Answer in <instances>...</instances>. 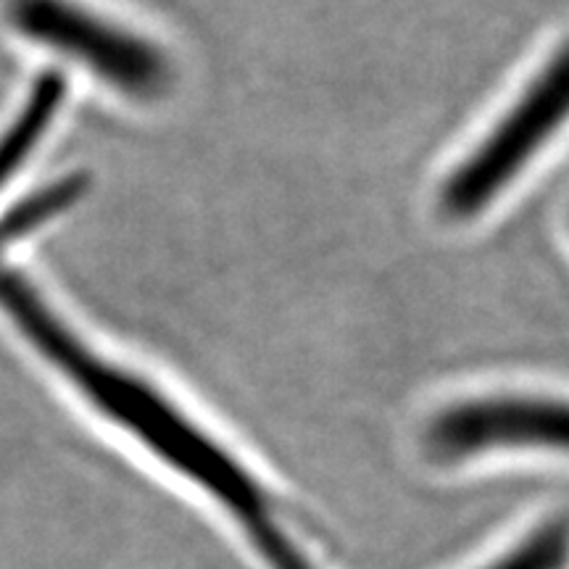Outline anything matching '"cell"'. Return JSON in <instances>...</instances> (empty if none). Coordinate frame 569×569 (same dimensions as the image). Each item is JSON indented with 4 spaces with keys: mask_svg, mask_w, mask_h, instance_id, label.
<instances>
[{
    "mask_svg": "<svg viewBox=\"0 0 569 569\" xmlns=\"http://www.w3.org/2000/svg\"><path fill=\"white\" fill-rule=\"evenodd\" d=\"M0 306L48 361L103 415L151 448L163 465L196 482L234 517L267 569H319L282 528L272 498L238 459L206 436L161 393L92 353L24 277L0 269Z\"/></svg>",
    "mask_w": 569,
    "mask_h": 569,
    "instance_id": "obj_1",
    "label": "cell"
},
{
    "mask_svg": "<svg viewBox=\"0 0 569 569\" xmlns=\"http://www.w3.org/2000/svg\"><path fill=\"white\" fill-rule=\"evenodd\" d=\"M9 21L19 34L80 61L124 96L156 98L172 82L161 48L74 0H11Z\"/></svg>",
    "mask_w": 569,
    "mask_h": 569,
    "instance_id": "obj_2",
    "label": "cell"
},
{
    "mask_svg": "<svg viewBox=\"0 0 569 569\" xmlns=\"http://www.w3.org/2000/svg\"><path fill=\"white\" fill-rule=\"evenodd\" d=\"M569 59L561 48L549 67L538 74L532 88L490 138L461 163L443 188L448 217L469 219L493 203L501 190L522 172L538 148L559 130L567 117Z\"/></svg>",
    "mask_w": 569,
    "mask_h": 569,
    "instance_id": "obj_3",
    "label": "cell"
},
{
    "mask_svg": "<svg viewBox=\"0 0 569 569\" xmlns=\"http://www.w3.org/2000/svg\"><path fill=\"white\" fill-rule=\"evenodd\" d=\"M430 453L461 461L507 448H565L567 409L546 398H482L451 407L427 430Z\"/></svg>",
    "mask_w": 569,
    "mask_h": 569,
    "instance_id": "obj_4",
    "label": "cell"
},
{
    "mask_svg": "<svg viewBox=\"0 0 569 569\" xmlns=\"http://www.w3.org/2000/svg\"><path fill=\"white\" fill-rule=\"evenodd\" d=\"M63 96H67V82H63L61 74L48 71V74L38 77L24 109H21L13 124L0 138V188L17 174L21 163L30 159L34 146L51 127Z\"/></svg>",
    "mask_w": 569,
    "mask_h": 569,
    "instance_id": "obj_5",
    "label": "cell"
},
{
    "mask_svg": "<svg viewBox=\"0 0 569 569\" xmlns=\"http://www.w3.org/2000/svg\"><path fill=\"white\" fill-rule=\"evenodd\" d=\"M88 190V177L69 174L63 180L48 184L46 190L24 198V201L13 206L0 217V248L19 240L21 234L32 232L34 227L51 222L61 211H67L71 203H77Z\"/></svg>",
    "mask_w": 569,
    "mask_h": 569,
    "instance_id": "obj_6",
    "label": "cell"
},
{
    "mask_svg": "<svg viewBox=\"0 0 569 569\" xmlns=\"http://www.w3.org/2000/svg\"><path fill=\"white\" fill-rule=\"evenodd\" d=\"M567 528L565 519H549L538 525L530 536L511 546L507 553L490 559L480 569H565Z\"/></svg>",
    "mask_w": 569,
    "mask_h": 569,
    "instance_id": "obj_7",
    "label": "cell"
}]
</instances>
